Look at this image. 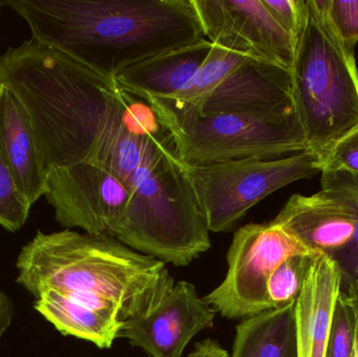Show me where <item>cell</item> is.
I'll use <instances>...</instances> for the list:
<instances>
[{
	"label": "cell",
	"mask_w": 358,
	"mask_h": 357,
	"mask_svg": "<svg viewBox=\"0 0 358 357\" xmlns=\"http://www.w3.org/2000/svg\"><path fill=\"white\" fill-rule=\"evenodd\" d=\"M15 309L12 300L0 289V341L12 324Z\"/></svg>",
	"instance_id": "4316f807"
},
{
	"label": "cell",
	"mask_w": 358,
	"mask_h": 357,
	"mask_svg": "<svg viewBox=\"0 0 358 357\" xmlns=\"http://www.w3.org/2000/svg\"><path fill=\"white\" fill-rule=\"evenodd\" d=\"M146 101L171 134L181 161L189 166L275 159L308 150L296 111L285 115H197Z\"/></svg>",
	"instance_id": "8992f818"
},
{
	"label": "cell",
	"mask_w": 358,
	"mask_h": 357,
	"mask_svg": "<svg viewBox=\"0 0 358 357\" xmlns=\"http://www.w3.org/2000/svg\"><path fill=\"white\" fill-rule=\"evenodd\" d=\"M357 306L352 293L343 287L334 309L325 357H353L357 343Z\"/></svg>",
	"instance_id": "ffe728a7"
},
{
	"label": "cell",
	"mask_w": 358,
	"mask_h": 357,
	"mask_svg": "<svg viewBox=\"0 0 358 357\" xmlns=\"http://www.w3.org/2000/svg\"><path fill=\"white\" fill-rule=\"evenodd\" d=\"M31 209L0 149V226L8 232H17L24 226Z\"/></svg>",
	"instance_id": "7402d4cb"
},
{
	"label": "cell",
	"mask_w": 358,
	"mask_h": 357,
	"mask_svg": "<svg viewBox=\"0 0 358 357\" xmlns=\"http://www.w3.org/2000/svg\"><path fill=\"white\" fill-rule=\"evenodd\" d=\"M328 17L341 41L355 50L358 42V0H329Z\"/></svg>",
	"instance_id": "d4e9b609"
},
{
	"label": "cell",
	"mask_w": 358,
	"mask_h": 357,
	"mask_svg": "<svg viewBox=\"0 0 358 357\" xmlns=\"http://www.w3.org/2000/svg\"><path fill=\"white\" fill-rule=\"evenodd\" d=\"M187 357H229V354L218 342L208 339L196 344L193 351Z\"/></svg>",
	"instance_id": "484cf974"
},
{
	"label": "cell",
	"mask_w": 358,
	"mask_h": 357,
	"mask_svg": "<svg viewBox=\"0 0 358 357\" xmlns=\"http://www.w3.org/2000/svg\"><path fill=\"white\" fill-rule=\"evenodd\" d=\"M343 276L336 260L320 254L294 304L298 357H325Z\"/></svg>",
	"instance_id": "5bb4252c"
},
{
	"label": "cell",
	"mask_w": 358,
	"mask_h": 357,
	"mask_svg": "<svg viewBox=\"0 0 358 357\" xmlns=\"http://www.w3.org/2000/svg\"><path fill=\"white\" fill-rule=\"evenodd\" d=\"M329 0H306L307 20L292 66L294 107L308 151L325 157L334 145L358 125V71L355 50L336 35Z\"/></svg>",
	"instance_id": "5b68a950"
},
{
	"label": "cell",
	"mask_w": 358,
	"mask_h": 357,
	"mask_svg": "<svg viewBox=\"0 0 358 357\" xmlns=\"http://www.w3.org/2000/svg\"><path fill=\"white\" fill-rule=\"evenodd\" d=\"M35 309L59 333L109 349L119 339L124 321L117 314L99 312L69 299L59 291H44L35 301Z\"/></svg>",
	"instance_id": "e0dca14e"
},
{
	"label": "cell",
	"mask_w": 358,
	"mask_h": 357,
	"mask_svg": "<svg viewBox=\"0 0 358 357\" xmlns=\"http://www.w3.org/2000/svg\"><path fill=\"white\" fill-rule=\"evenodd\" d=\"M113 238L164 263L187 266L210 247V231L189 168L176 147L134 175Z\"/></svg>",
	"instance_id": "277c9868"
},
{
	"label": "cell",
	"mask_w": 358,
	"mask_h": 357,
	"mask_svg": "<svg viewBox=\"0 0 358 357\" xmlns=\"http://www.w3.org/2000/svg\"><path fill=\"white\" fill-rule=\"evenodd\" d=\"M0 149L19 191L33 207L45 196L48 173L31 121L6 87H0Z\"/></svg>",
	"instance_id": "9a60e30c"
},
{
	"label": "cell",
	"mask_w": 358,
	"mask_h": 357,
	"mask_svg": "<svg viewBox=\"0 0 358 357\" xmlns=\"http://www.w3.org/2000/svg\"><path fill=\"white\" fill-rule=\"evenodd\" d=\"M0 87L27 112L48 173L92 163L127 186L165 130L150 104L115 78L33 38L0 56Z\"/></svg>",
	"instance_id": "6da1fadb"
},
{
	"label": "cell",
	"mask_w": 358,
	"mask_h": 357,
	"mask_svg": "<svg viewBox=\"0 0 358 357\" xmlns=\"http://www.w3.org/2000/svg\"><path fill=\"white\" fill-rule=\"evenodd\" d=\"M0 10H1V1H0Z\"/></svg>",
	"instance_id": "f1b7e54d"
},
{
	"label": "cell",
	"mask_w": 358,
	"mask_h": 357,
	"mask_svg": "<svg viewBox=\"0 0 358 357\" xmlns=\"http://www.w3.org/2000/svg\"><path fill=\"white\" fill-rule=\"evenodd\" d=\"M294 304L244 319L229 357H298Z\"/></svg>",
	"instance_id": "ac0fdd59"
},
{
	"label": "cell",
	"mask_w": 358,
	"mask_h": 357,
	"mask_svg": "<svg viewBox=\"0 0 358 357\" xmlns=\"http://www.w3.org/2000/svg\"><path fill=\"white\" fill-rule=\"evenodd\" d=\"M46 201L66 230L111 237L127 209L129 190L106 168L78 163L48 173Z\"/></svg>",
	"instance_id": "30bf717a"
},
{
	"label": "cell",
	"mask_w": 358,
	"mask_h": 357,
	"mask_svg": "<svg viewBox=\"0 0 358 357\" xmlns=\"http://www.w3.org/2000/svg\"><path fill=\"white\" fill-rule=\"evenodd\" d=\"M192 3L206 40L292 71L296 43L262 0H192Z\"/></svg>",
	"instance_id": "8fae6325"
},
{
	"label": "cell",
	"mask_w": 358,
	"mask_h": 357,
	"mask_svg": "<svg viewBox=\"0 0 358 357\" xmlns=\"http://www.w3.org/2000/svg\"><path fill=\"white\" fill-rule=\"evenodd\" d=\"M147 99L197 115L296 112L289 71L215 44L197 75L180 94L169 99Z\"/></svg>",
	"instance_id": "52a82bcc"
},
{
	"label": "cell",
	"mask_w": 358,
	"mask_h": 357,
	"mask_svg": "<svg viewBox=\"0 0 358 357\" xmlns=\"http://www.w3.org/2000/svg\"><path fill=\"white\" fill-rule=\"evenodd\" d=\"M346 289V287H344ZM352 293L353 297L355 300V306H357V343H355V356L353 357H358V285L357 286L350 287V289H346Z\"/></svg>",
	"instance_id": "83f0119b"
},
{
	"label": "cell",
	"mask_w": 358,
	"mask_h": 357,
	"mask_svg": "<svg viewBox=\"0 0 358 357\" xmlns=\"http://www.w3.org/2000/svg\"><path fill=\"white\" fill-rule=\"evenodd\" d=\"M262 2L296 46L306 25V0H262Z\"/></svg>",
	"instance_id": "cb8c5ba5"
},
{
	"label": "cell",
	"mask_w": 358,
	"mask_h": 357,
	"mask_svg": "<svg viewBox=\"0 0 358 357\" xmlns=\"http://www.w3.org/2000/svg\"><path fill=\"white\" fill-rule=\"evenodd\" d=\"M187 168L208 231L214 233L233 228L275 191L322 173L321 161L308 150L282 159H245Z\"/></svg>",
	"instance_id": "ba28073f"
},
{
	"label": "cell",
	"mask_w": 358,
	"mask_h": 357,
	"mask_svg": "<svg viewBox=\"0 0 358 357\" xmlns=\"http://www.w3.org/2000/svg\"><path fill=\"white\" fill-rule=\"evenodd\" d=\"M298 255L317 254L273 221L246 224L234 235L227 277L202 299L227 319H248L271 310L267 281L283 262Z\"/></svg>",
	"instance_id": "9c48e42d"
},
{
	"label": "cell",
	"mask_w": 358,
	"mask_h": 357,
	"mask_svg": "<svg viewBox=\"0 0 358 357\" xmlns=\"http://www.w3.org/2000/svg\"><path fill=\"white\" fill-rule=\"evenodd\" d=\"M212 48V42L202 39L161 52L122 71L115 81L142 99L173 98L191 83Z\"/></svg>",
	"instance_id": "2e32d148"
},
{
	"label": "cell",
	"mask_w": 358,
	"mask_h": 357,
	"mask_svg": "<svg viewBox=\"0 0 358 357\" xmlns=\"http://www.w3.org/2000/svg\"><path fill=\"white\" fill-rule=\"evenodd\" d=\"M321 184L311 196L292 195L273 222L313 253L334 259L352 242L357 213L342 190Z\"/></svg>",
	"instance_id": "4fadbf2b"
},
{
	"label": "cell",
	"mask_w": 358,
	"mask_h": 357,
	"mask_svg": "<svg viewBox=\"0 0 358 357\" xmlns=\"http://www.w3.org/2000/svg\"><path fill=\"white\" fill-rule=\"evenodd\" d=\"M16 282L37 299L56 291L123 321L146 314L174 286L165 263L111 237L38 231L21 249Z\"/></svg>",
	"instance_id": "3957f363"
},
{
	"label": "cell",
	"mask_w": 358,
	"mask_h": 357,
	"mask_svg": "<svg viewBox=\"0 0 358 357\" xmlns=\"http://www.w3.org/2000/svg\"><path fill=\"white\" fill-rule=\"evenodd\" d=\"M321 182H327L342 190L355 205L357 213V226L352 242L342 254L334 258L340 266L343 276V287H350L358 285V176L344 172H330L322 173Z\"/></svg>",
	"instance_id": "44dd1931"
},
{
	"label": "cell",
	"mask_w": 358,
	"mask_h": 357,
	"mask_svg": "<svg viewBox=\"0 0 358 357\" xmlns=\"http://www.w3.org/2000/svg\"><path fill=\"white\" fill-rule=\"evenodd\" d=\"M31 38L115 78L132 65L206 39L192 0H8Z\"/></svg>",
	"instance_id": "7a4b0ae2"
},
{
	"label": "cell",
	"mask_w": 358,
	"mask_h": 357,
	"mask_svg": "<svg viewBox=\"0 0 358 357\" xmlns=\"http://www.w3.org/2000/svg\"><path fill=\"white\" fill-rule=\"evenodd\" d=\"M321 165L322 173L344 172L358 176V125L334 145Z\"/></svg>",
	"instance_id": "603a6c76"
},
{
	"label": "cell",
	"mask_w": 358,
	"mask_h": 357,
	"mask_svg": "<svg viewBox=\"0 0 358 357\" xmlns=\"http://www.w3.org/2000/svg\"><path fill=\"white\" fill-rule=\"evenodd\" d=\"M319 255H298L281 264L267 281L266 291L271 309L294 303L300 295L307 272Z\"/></svg>",
	"instance_id": "d6986e66"
},
{
	"label": "cell",
	"mask_w": 358,
	"mask_h": 357,
	"mask_svg": "<svg viewBox=\"0 0 358 357\" xmlns=\"http://www.w3.org/2000/svg\"><path fill=\"white\" fill-rule=\"evenodd\" d=\"M216 312L180 281L146 314L124 321L120 337L151 357H183L191 340L214 326Z\"/></svg>",
	"instance_id": "7c38bea8"
}]
</instances>
